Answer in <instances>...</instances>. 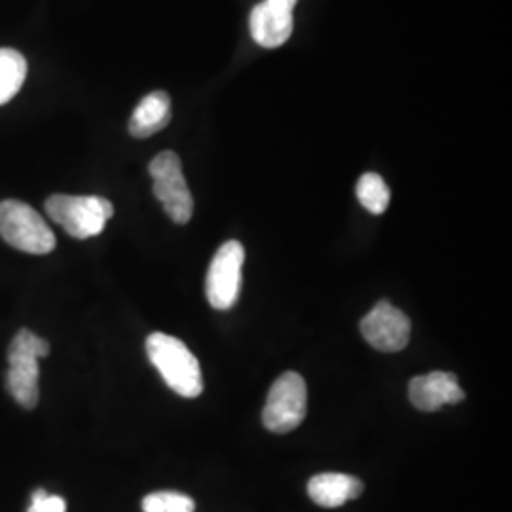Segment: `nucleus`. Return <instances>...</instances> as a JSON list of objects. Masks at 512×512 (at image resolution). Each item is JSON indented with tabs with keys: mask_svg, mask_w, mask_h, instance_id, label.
<instances>
[{
	"mask_svg": "<svg viewBox=\"0 0 512 512\" xmlns=\"http://www.w3.org/2000/svg\"><path fill=\"white\" fill-rule=\"evenodd\" d=\"M46 213L76 239L99 236L114 215L109 200L99 196H67L54 194L46 200Z\"/></svg>",
	"mask_w": 512,
	"mask_h": 512,
	"instance_id": "3",
	"label": "nucleus"
},
{
	"mask_svg": "<svg viewBox=\"0 0 512 512\" xmlns=\"http://www.w3.org/2000/svg\"><path fill=\"white\" fill-rule=\"evenodd\" d=\"M148 171L154 179V196L164 205L167 217L177 224H186L194 213V198L184 181L181 158L165 150L150 162Z\"/></svg>",
	"mask_w": 512,
	"mask_h": 512,
	"instance_id": "6",
	"label": "nucleus"
},
{
	"mask_svg": "<svg viewBox=\"0 0 512 512\" xmlns=\"http://www.w3.org/2000/svg\"><path fill=\"white\" fill-rule=\"evenodd\" d=\"M0 236L14 249L29 255H48L55 249V236L37 211L18 200L0 203Z\"/></svg>",
	"mask_w": 512,
	"mask_h": 512,
	"instance_id": "4",
	"label": "nucleus"
},
{
	"mask_svg": "<svg viewBox=\"0 0 512 512\" xmlns=\"http://www.w3.org/2000/svg\"><path fill=\"white\" fill-rule=\"evenodd\" d=\"M243 260L245 249L239 241H226L213 256L205 279V293L215 310H230L238 302Z\"/></svg>",
	"mask_w": 512,
	"mask_h": 512,
	"instance_id": "7",
	"label": "nucleus"
},
{
	"mask_svg": "<svg viewBox=\"0 0 512 512\" xmlns=\"http://www.w3.org/2000/svg\"><path fill=\"white\" fill-rule=\"evenodd\" d=\"M27 78V61L12 48H0V105L18 95Z\"/></svg>",
	"mask_w": 512,
	"mask_h": 512,
	"instance_id": "13",
	"label": "nucleus"
},
{
	"mask_svg": "<svg viewBox=\"0 0 512 512\" xmlns=\"http://www.w3.org/2000/svg\"><path fill=\"white\" fill-rule=\"evenodd\" d=\"M171 122V99L165 92L148 93L133 110L129 120V133L137 139H147Z\"/></svg>",
	"mask_w": 512,
	"mask_h": 512,
	"instance_id": "12",
	"label": "nucleus"
},
{
	"mask_svg": "<svg viewBox=\"0 0 512 512\" xmlns=\"http://www.w3.org/2000/svg\"><path fill=\"white\" fill-rule=\"evenodd\" d=\"M50 355V344L35 332L21 329L8 348L6 389L16 403L33 410L40 399V366L38 361Z\"/></svg>",
	"mask_w": 512,
	"mask_h": 512,
	"instance_id": "2",
	"label": "nucleus"
},
{
	"mask_svg": "<svg viewBox=\"0 0 512 512\" xmlns=\"http://www.w3.org/2000/svg\"><path fill=\"white\" fill-rule=\"evenodd\" d=\"M27 512H67V503L63 497L52 495L44 488L35 490Z\"/></svg>",
	"mask_w": 512,
	"mask_h": 512,
	"instance_id": "16",
	"label": "nucleus"
},
{
	"mask_svg": "<svg viewBox=\"0 0 512 512\" xmlns=\"http://www.w3.org/2000/svg\"><path fill=\"white\" fill-rule=\"evenodd\" d=\"M408 397L421 412H435L446 404H458L465 399L458 378L450 372H431L416 376L408 385Z\"/></svg>",
	"mask_w": 512,
	"mask_h": 512,
	"instance_id": "9",
	"label": "nucleus"
},
{
	"mask_svg": "<svg viewBox=\"0 0 512 512\" xmlns=\"http://www.w3.org/2000/svg\"><path fill=\"white\" fill-rule=\"evenodd\" d=\"M357 198L366 211L382 215L391 202V192L378 173H365L357 183Z\"/></svg>",
	"mask_w": 512,
	"mask_h": 512,
	"instance_id": "14",
	"label": "nucleus"
},
{
	"mask_svg": "<svg viewBox=\"0 0 512 512\" xmlns=\"http://www.w3.org/2000/svg\"><path fill=\"white\" fill-rule=\"evenodd\" d=\"M361 332L372 348L395 353L408 346L412 325L403 311L395 308L389 300H380L363 317Z\"/></svg>",
	"mask_w": 512,
	"mask_h": 512,
	"instance_id": "8",
	"label": "nucleus"
},
{
	"mask_svg": "<svg viewBox=\"0 0 512 512\" xmlns=\"http://www.w3.org/2000/svg\"><path fill=\"white\" fill-rule=\"evenodd\" d=\"M196 503L181 492H154L143 499V512H194Z\"/></svg>",
	"mask_w": 512,
	"mask_h": 512,
	"instance_id": "15",
	"label": "nucleus"
},
{
	"mask_svg": "<svg viewBox=\"0 0 512 512\" xmlns=\"http://www.w3.org/2000/svg\"><path fill=\"white\" fill-rule=\"evenodd\" d=\"M308 410V387L300 374L285 372L275 380L262 412L268 431L283 435L294 431Z\"/></svg>",
	"mask_w": 512,
	"mask_h": 512,
	"instance_id": "5",
	"label": "nucleus"
},
{
	"mask_svg": "<svg viewBox=\"0 0 512 512\" xmlns=\"http://www.w3.org/2000/svg\"><path fill=\"white\" fill-rule=\"evenodd\" d=\"M363 488V482L355 476L344 473H321L311 478L308 494L319 507L336 509L351 499H357L363 494Z\"/></svg>",
	"mask_w": 512,
	"mask_h": 512,
	"instance_id": "11",
	"label": "nucleus"
},
{
	"mask_svg": "<svg viewBox=\"0 0 512 512\" xmlns=\"http://www.w3.org/2000/svg\"><path fill=\"white\" fill-rule=\"evenodd\" d=\"M249 27L256 44L262 48H279L293 35V10L266 0L253 8Z\"/></svg>",
	"mask_w": 512,
	"mask_h": 512,
	"instance_id": "10",
	"label": "nucleus"
},
{
	"mask_svg": "<svg viewBox=\"0 0 512 512\" xmlns=\"http://www.w3.org/2000/svg\"><path fill=\"white\" fill-rule=\"evenodd\" d=\"M270 2H275L279 6H285L289 10H294V6H296V0H270Z\"/></svg>",
	"mask_w": 512,
	"mask_h": 512,
	"instance_id": "17",
	"label": "nucleus"
},
{
	"mask_svg": "<svg viewBox=\"0 0 512 512\" xmlns=\"http://www.w3.org/2000/svg\"><path fill=\"white\" fill-rule=\"evenodd\" d=\"M150 363L162 374L165 384L184 399H196L203 391L202 366L186 344L175 336L154 332L147 338Z\"/></svg>",
	"mask_w": 512,
	"mask_h": 512,
	"instance_id": "1",
	"label": "nucleus"
}]
</instances>
